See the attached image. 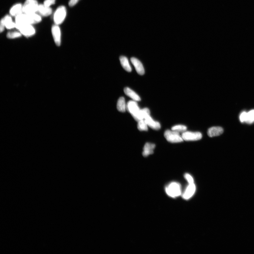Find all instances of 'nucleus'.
<instances>
[{"label":"nucleus","instance_id":"ddd939ff","mask_svg":"<svg viewBox=\"0 0 254 254\" xmlns=\"http://www.w3.org/2000/svg\"><path fill=\"white\" fill-rule=\"evenodd\" d=\"M223 132L224 129L221 127H212L208 129V134L209 137H212L220 136Z\"/></svg>","mask_w":254,"mask_h":254},{"label":"nucleus","instance_id":"20e7f679","mask_svg":"<svg viewBox=\"0 0 254 254\" xmlns=\"http://www.w3.org/2000/svg\"><path fill=\"white\" fill-rule=\"evenodd\" d=\"M164 136L167 140L172 143H177L184 140L179 133L173 130H167L164 133Z\"/></svg>","mask_w":254,"mask_h":254},{"label":"nucleus","instance_id":"aec40b11","mask_svg":"<svg viewBox=\"0 0 254 254\" xmlns=\"http://www.w3.org/2000/svg\"><path fill=\"white\" fill-rule=\"evenodd\" d=\"M117 108L118 111L120 112H125L126 110V105L125 98L124 97H120L118 99L117 103Z\"/></svg>","mask_w":254,"mask_h":254},{"label":"nucleus","instance_id":"a878e982","mask_svg":"<svg viewBox=\"0 0 254 254\" xmlns=\"http://www.w3.org/2000/svg\"><path fill=\"white\" fill-rule=\"evenodd\" d=\"M185 178L187 180L188 184L194 183V180L193 177L188 173H186L184 175Z\"/></svg>","mask_w":254,"mask_h":254},{"label":"nucleus","instance_id":"4be33fe9","mask_svg":"<svg viewBox=\"0 0 254 254\" xmlns=\"http://www.w3.org/2000/svg\"><path fill=\"white\" fill-rule=\"evenodd\" d=\"M187 129V127L182 125H176L172 127V130L177 132L178 133L180 132H184Z\"/></svg>","mask_w":254,"mask_h":254},{"label":"nucleus","instance_id":"c85d7f7f","mask_svg":"<svg viewBox=\"0 0 254 254\" xmlns=\"http://www.w3.org/2000/svg\"><path fill=\"white\" fill-rule=\"evenodd\" d=\"M0 25H1L0 26V31H1V33H2L4 31V27H5L3 20L2 19L1 20Z\"/></svg>","mask_w":254,"mask_h":254},{"label":"nucleus","instance_id":"f3484780","mask_svg":"<svg viewBox=\"0 0 254 254\" xmlns=\"http://www.w3.org/2000/svg\"><path fill=\"white\" fill-rule=\"evenodd\" d=\"M124 92L126 95L135 102H139L141 100L140 98L135 92L128 87L124 88Z\"/></svg>","mask_w":254,"mask_h":254},{"label":"nucleus","instance_id":"0eeeda50","mask_svg":"<svg viewBox=\"0 0 254 254\" xmlns=\"http://www.w3.org/2000/svg\"><path fill=\"white\" fill-rule=\"evenodd\" d=\"M183 140L185 141H196L202 138V135L200 132L185 131L182 134Z\"/></svg>","mask_w":254,"mask_h":254},{"label":"nucleus","instance_id":"dca6fc26","mask_svg":"<svg viewBox=\"0 0 254 254\" xmlns=\"http://www.w3.org/2000/svg\"><path fill=\"white\" fill-rule=\"evenodd\" d=\"M23 6L20 4H17L13 6L10 11V14L13 16L16 17L22 14Z\"/></svg>","mask_w":254,"mask_h":254},{"label":"nucleus","instance_id":"423d86ee","mask_svg":"<svg viewBox=\"0 0 254 254\" xmlns=\"http://www.w3.org/2000/svg\"><path fill=\"white\" fill-rule=\"evenodd\" d=\"M66 10L65 7L61 6L56 10L54 15V20L57 25L61 24L63 22L66 16Z\"/></svg>","mask_w":254,"mask_h":254},{"label":"nucleus","instance_id":"cd10ccee","mask_svg":"<svg viewBox=\"0 0 254 254\" xmlns=\"http://www.w3.org/2000/svg\"><path fill=\"white\" fill-rule=\"evenodd\" d=\"M79 0H70L69 5L70 7H72L75 6L78 2Z\"/></svg>","mask_w":254,"mask_h":254},{"label":"nucleus","instance_id":"412c9836","mask_svg":"<svg viewBox=\"0 0 254 254\" xmlns=\"http://www.w3.org/2000/svg\"><path fill=\"white\" fill-rule=\"evenodd\" d=\"M138 129L141 131H147L148 130V126L144 120H142L138 121Z\"/></svg>","mask_w":254,"mask_h":254},{"label":"nucleus","instance_id":"6ab92c4d","mask_svg":"<svg viewBox=\"0 0 254 254\" xmlns=\"http://www.w3.org/2000/svg\"><path fill=\"white\" fill-rule=\"evenodd\" d=\"M3 20L5 27L7 29H11L15 27L16 23L12 21L11 18L9 15H7L4 18Z\"/></svg>","mask_w":254,"mask_h":254},{"label":"nucleus","instance_id":"b1692460","mask_svg":"<svg viewBox=\"0 0 254 254\" xmlns=\"http://www.w3.org/2000/svg\"><path fill=\"white\" fill-rule=\"evenodd\" d=\"M22 34L18 32H8L7 37L9 39H15L21 37Z\"/></svg>","mask_w":254,"mask_h":254},{"label":"nucleus","instance_id":"4468645a","mask_svg":"<svg viewBox=\"0 0 254 254\" xmlns=\"http://www.w3.org/2000/svg\"><path fill=\"white\" fill-rule=\"evenodd\" d=\"M155 147V145L154 144L147 143L145 144L142 155L145 157H147L153 153Z\"/></svg>","mask_w":254,"mask_h":254},{"label":"nucleus","instance_id":"bb28decb","mask_svg":"<svg viewBox=\"0 0 254 254\" xmlns=\"http://www.w3.org/2000/svg\"><path fill=\"white\" fill-rule=\"evenodd\" d=\"M55 1L56 0H45L43 4L47 7H50L51 5L55 4Z\"/></svg>","mask_w":254,"mask_h":254},{"label":"nucleus","instance_id":"5701e85b","mask_svg":"<svg viewBox=\"0 0 254 254\" xmlns=\"http://www.w3.org/2000/svg\"><path fill=\"white\" fill-rule=\"evenodd\" d=\"M254 122V110H251L247 113V120L246 123L248 124L253 123Z\"/></svg>","mask_w":254,"mask_h":254},{"label":"nucleus","instance_id":"6e6552de","mask_svg":"<svg viewBox=\"0 0 254 254\" xmlns=\"http://www.w3.org/2000/svg\"><path fill=\"white\" fill-rule=\"evenodd\" d=\"M126 110L134 118L138 113L140 109L135 101H130L126 105Z\"/></svg>","mask_w":254,"mask_h":254},{"label":"nucleus","instance_id":"9b49d317","mask_svg":"<svg viewBox=\"0 0 254 254\" xmlns=\"http://www.w3.org/2000/svg\"><path fill=\"white\" fill-rule=\"evenodd\" d=\"M131 61L135 68L137 73L141 75H143L145 73V71L141 62L138 59L134 57L131 59Z\"/></svg>","mask_w":254,"mask_h":254},{"label":"nucleus","instance_id":"a211bd4d","mask_svg":"<svg viewBox=\"0 0 254 254\" xmlns=\"http://www.w3.org/2000/svg\"><path fill=\"white\" fill-rule=\"evenodd\" d=\"M120 61L122 66L128 72L132 71L131 67L129 65L128 58L125 56H121L120 57Z\"/></svg>","mask_w":254,"mask_h":254},{"label":"nucleus","instance_id":"393cba45","mask_svg":"<svg viewBox=\"0 0 254 254\" xmlns=\"http://www.w3.org/2000/svg\"><path fill=\"white\" fill-rule=\"evenodd\" d=\"M247 113L243 112L240 114V120L241 122H246L247 120Z\"/></svg>","mask_w":254,"mask_h":254},{"label":"nucleus","instance_id":"f03ea898","mask_svg":"<svg viewBox=\"0 0 254 254\" xmlns=\"http://www.w3.org/2000/svg\"><path fill=\"white\" fill-rule=\"evenodd\" d=\"M165 191L168 195L171 197H177L181 193V185L177 182H172L166 186Z\"/></svg>","mask_w":254,"mask_h":254},{"label":"nucleus","instance_id":"7ed1b4c3","mask_svg":"<svg viewBox=\"0 0 254 254\" xmlns=\"http://www.w3.org/2000/svg\"><path fill=\"white\" fill-rule=\"evenodd\" d=\"M39 5L36 0H27L23 6V11L25 14L35 13L38 11Z\"/></svg>","mask_w":254,"mask_h":254},{"label":"nucleus","instance_id":"39448f33","mask_svg":"<svg viewBox=\"0 0 254 254\" xmlns=\"http://www.w3.org/2000/svg\"><path fill=\"white\" fill-rule=\"evenodd\" d=\"M15 28L19 30L20 33L26 37H29L35 34L34 28L31 25L23 24H16Z\"/></svg>","mask_w":254,"mask_h":254},{"label":"nucleus","instance_id":"f8f14e48","mask_svg":"<svg viewBox=\"0 0 254 254\" xmlns=\"http://www.w3.org/2000/svg\"><path fill=\"white\" fill-rule=\"evenodd\" d=\"M148 126L155 130H159L161 128V125L159 122L154 120L150 115L146 116L144 119Z\"/></svg>","mask_w":254,"mask_h":254},{"label":"nucleus","instance_id":"2eb2a0df","mask_svg":"<svg viewBox=\"0 0 254 254\" xmlns=\"http://www.w3.org/2000/svg\"><path fill=\"white\" fill-rule=\"evenodd\" d=\"M43 16H48L52 12V9L50 7H47L44 4L39 5L38 11Z\"/></svg>","mask_w":254,"mask_h":254},{"label":"nucleus","instance_id":"1a4fd4ad","mask_svg":"<svg viewBox=\"0 0 254 254\" xmlns=\"http://www.w3.org/2000/svg\"><path fill=\"white\" fill-rule=\"evenodd\" d=\"M52 32L56 45L57 46H60L61 44V32L60 28L58 25L56 24L52 26Z\"/></svg>","mask_w":254,"mask_h":254},{"label":"nucleus","instance_id":"f257e3e1","mask_svg":"<svg viewBox=\"0 0 254 254\" xmlns=\"http://www.w3.org/2000/svg\"><path fill=\"white\" fill-rule=\"evenodd\" d=\"M41 18L40 16L34 14H22L16 17V24H27L32 25L41 21Z\"/></svg>","mask_w":254,"mask_h":254},{"label":"nucleus","instance_id":"9d476101","mask_svg":"<svg viewBox=\"0 0 254 254\" xmlns=\"http://www.w3.org/2000/svg\"><path fill=\"white\" fill-rule=\"evenodd\" d=\"M196 190V186L194 183L189 184L188 185L183 194V197L186 200H188L193 195Z\"/></svg>","mask_w":254,"mask_h":254}]
</instances>
